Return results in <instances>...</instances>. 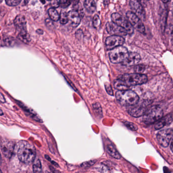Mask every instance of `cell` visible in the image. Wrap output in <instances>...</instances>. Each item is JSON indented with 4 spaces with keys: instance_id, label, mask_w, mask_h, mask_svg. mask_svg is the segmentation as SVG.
<instances>
[{
    "instance_id": "obj_41",
    "label": "cell",
    "mask_w": 173,
    "mask_h": 173,
    "mask_svg": "<svg viewBox=\"0 0 173 173\" xmlns=\"http://www.w3.org/2000/svg\"><path fill=\"white\" fill-rule=\"evenodd\" d=\"M45 157H46V158L47 160H48L49 161H51V159L50 157L48 155H45Z\"/></svg>"
},
{
    "instance_id": "obj_46",
    "label": "cell",
    "mask_w": 173,
    "mask_h": 173,
    "mask_svg": "<svg viewBox=\"0 0 173 173\" xmlns=\"http://www.w3.org/2000/svg\"><path fill=\"white\" fill-rule=\"evenodd\" d=\"M2 2H3V1H1V0H0V4H1V3H2Z\"/></svg>"
},
{
    "instance_id": "obj_13",
    "label": "cell",
    "mask_w": 173,
    "mask_h": 173,
    "mask_svg": "<svg viewBox=\"0 0 173 173\" xmlns=\"http://www.w3.org/2000/svg\"><path fill=\"white\" fill-rule=\"evenodd\" d=\"M141 60L140 55L136 52H129L126 59L122 63V65L125 66H132L139 63Z\"/></svg>"
},
{
    "instance_id": "obj_3",
    "label": "cell",
    "mask_w": 173,
    "mask_h": 173,
    "mask_svg": "<svg viewBox=\"0 0 173 173\" xmlns=\"http://www.w3.org/2000/svg\"><path fill=\"white\" fill-rule=\"evenodd\" d=\"M119 79L124 81L128 87L144 84L148 80L146 75L138 73L125 74L121 75Z\"/></svg>"
},
{
    "instance_id": "obj_18",
    "label": "cell",
    "mask_w": 173,
    "mask_h": 173,
    "mask_svg": "<svg viewBox=\"0 0 173 173\" xmlns=\"http://www.w3.org/2000/svg\"><path fill=\"white\" fill-rule=\"evenodd\" d=\"M84 5L86 10L90 13H93L96 10V3L93 0L84 1Z\"/></svg>"
},
{
    "instance_id": "obj_31",
    "label": "cell",
    "mask_w": 173,
    "mask_h": 173,
    "mask_svg": "<svg viewBox=\"0 0 173 173\" xmlns=\"http://www.w3.org/2000/svg\"><path fill=\"white\" fill-rule=\"evenodd\" d=\"M71 1L66 0H61L59 1V6L62 8H66L71 4Z\"/></svg>"
},
{
    "instance_id": "obj_24",
    "label": "cell",
    "mask_w": 173,
    "mask_h": 173,
    "mask_svg": "<svg viewBox=\"0 0 173 173\" xmlns=\"http://www.w3.org/2000/svg\"><path fill=\"white\" fill-rule=\"evenodd\" d=\"M93 108L94 110V112L95 113L96 115L99 117H102V110L101 105L99 103H94L93 105Z\"/></svg>"
},
{
    "instance_id": "obj_1",
    "label": "cell",
    "mask_w": 173,
    "mask_h": 173,
    "mask_svg": "<svg viewBox=\"0 0 173 173\" xmlns=\"http://www.w3.org/2000/svg\"><path fill=\"white\" fill-rule=\"evenodd\" d=\"M35 147L27 141H22L18 143L17 156L21 162L31 164L36 158Z\"/></svg>"
},
{
    "instance_id": "obj_8",
    "label": "cell",
    "mask_w": 173,
    "mask_h": 173,
    "mask_svg": "<svg viewBox=\"0 0 173 173\" xmlns=\"http://www.w3.org/2000/svg\"><path fill=\"white\" fill-rule=\"evenodd\" d=\"M126 16L134 29H136L138 32L142 34L145 33V28L141 19H140L132 11H128L126 13Z\"/></svg>"
},
{
    "instance_id": "obj_26",
    "label": "cell",
    "mask_w": 173,
    "mask_h": 173,
    "mask_svg": "<svg viewBox=\"0 0 173 173\" xmlns=\"http://www.w3.org/2000/svg\"><path fill=\"white\" fill-rule=\"evenodd\" d=\"M59 21L61 24L65 25L67 24L69 21L68 19V13H67L65 11H61L60 14Z\"/></svg>"
},
{
    "instance_id": "obj_29",
    "label": "cell",
    "mask_w": 173,
    "mask_h": 173,
    "mask_svg": "<svg viewBox=\"0 0 173 173\" xmlns=\"http://www.w3.org/2000/svg\"><path fill=\"white\" fill-rule=\"evenodd\" d=\"M124 123L125 125L127 126V128H128L130 129H131L132 131H136L138 129V126L132 122L125 121Z\"/></svg>"
},
{
    "instance_id": "obj_36",
    "label": "cell",
    "mask_w": 173,
    "mask_h": 173,
    "mask_svg": "<svg viewBox=\"0 0 173 173\" xmlns=\"http://www.w3.org/2000/svg\"><path fill=\"white\" fill-rule=\"evenodd\" d=\"M46 24L48 28H52V26H53V24L50 19H47L46 20Z\"/></svg>"
},
{
    "instance_id": "obj_14",
    "label": "cell",
    "mask_w": 173,
    "mask_h": 173,
    "mask_svg": "<svg viewBox=\"0 0 173 173\" xmlns=\"http://www.w3.org/2000/svg\"><path fill=\"white\" fill-rule=\"evenodd\" d=\"M68 19L74 27H76L80 22V14L76 10H72L68 13Z\"/></svg>"
},
{
    "instance_id": "obj_6",
    "label": "cell",
    "mask_w": 173,
    "mask_h": 173,
    "mask_svg": "<svg viewBox=\"0 0 173 173\" xmlns=\"http://www.w3.org/2000/svg\"><path fill=\"white\" fill-rule=\"evenodd\" d=\"M111 17L112 22L125 29L128 34H132L134 33V28L132 25L130 24L128 20L125 18L122 15L118 13H114L112 14Z\"/></svg>"
},
{
    "instance_id": "obj_11",
    "label": "cell",
    "mask_w": 173,
    "mask_h": 173,
    "mask_svg": "<svg viewBox=\"0 0 173 173\" xmlns=\"http://www.w3.org/2000/svg\"><path fill=\"white\" fill-rule=\"evenodd\" d=\"M108 33L112 36H119L123 37L128 34L126 30L112 21L108 22L106 25Z\"/></svg>"
},
{
    "instance_id": "obj_10",
    "label": "cell",
    "mask_w": 173,
    "mask_h": 173,
    "mask_svg": "<svg viewBox=\"0 0 173 173\" xmlns=\"http://www.w3.org/2000/svg\"><path fill=\"white\" fill-rule=\"evenodd\" d=\"M125 42V39L121 36H109L105 41V47L107 50H112L116 47L123 46Z\"/></svg>"
},
{
    "instance_id": "obj_43",
    "label": "cell",
    "mask_w": 173,
    "mask_h": 173,
    "mask_svg": "<svg viewBox=\"0 0 173 173\" xmlns=\"http://www.w3.org/2000/svg\"><path fill=\"white\" fill-rule=\"evenodd\" d=\"M51 162H52V164H53V165H54V166H57V167L59 166L58 165V164H57L56 162H55V161H51Z\"/></svg>"
},
{
    "instance_id": "obj_44",
    "label": "cell",
    "mask_w": 173,
    "mask_h": 173,
    "mask_svg": "<svg viewBox=\"0 0 173 173\" xmlns=\"http://www.w3.org/2000/svg\"><path fill=\"white\" fill-rule=\"evenodd\" d=\"M3 115V111H2V110H1V109L0 108V115Z\"/></svg>"
},
{
    "instance_id": "obj_17",
    "label": "cell",
    "mask_w": 173,
    "mask_h": 173,
    "mask_svg": "<svg viewBox=\"0 0 173 173\" xmlns=\"http://www.w3.org/2000/svg\"><path fill=\"white\" fill-rule=\"evenodd\" d=\"M173 121V114H169L166 117L161 118L154 125V128L156 130L160 129L166 125L170 124Z\"/></svg>"
},
{
    "instance_id": "obj_22",
    "label": "cell",
    "mask_w": 173,
    "mask_h": 173,
    "mask_svg": "<svg viewBox=\"0 0 173 173\" xmlns=\"http://www.w3.org/2000/svg\"><path fill=\"white\" fill-rule=\"evenodd\" d=\"M20 106L22 107V108L24 109L25 111L28 113L29 115H30V116L31 118H33V119H34L36 121H38V122H43L42 120L41 119V118L36 114V113L34 112V111H33V110L30 109L26 107L25 106H23H23L20 105Z\"/></svg>"
},
{
    "instance_id": "obj_9",
    "label": "cell",
    "mask_w": 173,
    "mask_h": 173,
    "mask_svg": "<svg viewBox=\"0 0 173 173\" xmlns=\"http://www.w3.org/2000/svg\"><path fill=\"white\" fill-rule=\"evenodd\" d=\"M150 104V102L149 101L143 102L140 105L137 106H133L132 107L130 108L128 110L129 114L133 117H139L144 115L147 111L148 106Z\"/></svg>"
},
{
    "instance_id": "obj_28",
    "label": "cell",
    "mask_w": 173,
    "mask_h": 173,
    "mask_svg": "<svg viewBox=\"0 0 173 173\" xmlns=\"http://www.w3.org/2000/svg\"><path fill=\"white\" fill-rule=\"evenodd\" d=\"M5 2L7 5L14 7V6L18 5L21 2V1L20 0H6L5 1Z\"/></svg>"
},
{
    "instance_id": "obj_4",
    "label": "cell",
    "mask_w": 173,
    "mask_h": 173,
    "mask_svg": "<svg viewBox=\"0 0 173 173\" xmlns=\"http://www.w3.org/2000/svg\"><path fill=\"white\" fill-rule=\"evenodd\" d=\"M164 112L162 109L157 106L149 108L143 115V121L146 124H152L162 118Z\"/></svg>"
},
{
    "instance_id": "obj_7",
    "label": "cell",
    "mask_w": 173,
    "mask_h": 173,
    "mask_svg": "<svg viewBox=\"0 0 173 173\" xmlns=\"http://www.w3.org/2000/svg\"><path fill=\"white\" fill-rule=\"evenodd\" d=\"M173 137V129H172L161 130L157 133V140L162 147H168Z\"/></svg>"
},
{
    "instance_id": "obj_2",
    "label": "cell",
    "mask_w": 173,
    "mask_h": 173,
    "mask_svg": "<svg viewBox=\"0 0 173 173\" xmlns=\"http://www.w3.org/2000/svg\"><path fill=\"white\" fill-rule=\"evenodd\" d=\"M116 96L117 101L123 106H135L139 102V96L131 90L117 91Z\"/></svg>"
},
{
    "instance_id": "obj_39",
    "label": "cell",
    "mask_w": 173,
    "mask_h": 173,
    "mask_svg": "<svg viewBox=\"0 0 173 173\" xmlns=\"http://www.w3.org/2000/svg\"><path fill=\"white\" fill-rule=\"evenodd\" d=\"M36 32L39 35L43 34V33H44V31H43L42 30H41V29H38V30H37Z\"/></svg>"
},
{
    "instance_id": "obj_27",
    "label": "cell",
    "mask_w": 173,
    "mask_h": 173,
    "mask_svg": "<svg viewBox=\"0 0 173 173\" xmlns=\"http://www.w3.org/2000/svg\"><path fill=\"white\" fill-rule=\"evenodd\" d=\"M93 24L94 28L98 29L100 28L101 26V20L100 19V17L98 15L96 14L93 17Z\"/></svg>"
},
{
    "instance_id": "obj_12",
    "label": "cell",
    "mask_w": 173,
    "mask_h": 173,
    "mask_svg": "<svg viewBox=\"0 0 173 173\" xmlns=\"http://www.w3.org/2000/svg\"><path fill=\"white\" fill-rule=\"evenodd\" d=\"M130 6L133 13L137 16L141 20L145 19V12L142 5L137 1L132 0L130 2Z\"/></svg>"
},
{
    "instance_id": "obj_21",
    "label": "cell",
    "mask_w": 173,
    "mask_h": 173,
    "mask_svg": "<svg viewBox=\"0 0 173 173\" xmlns=\"http://www.w3.org/2000/svg\"><path fill=\"white\" fill-rule=\"evenodd\" d=\"M114 86L116 89L119 90V91L128 90L129 87L125 85V83L124 82V81L119 78L115 80V82H114Z\"/></svg>"
},
{
    "instance_id": "obj_19",
    "label": "cell",
    "mask_w": 173,
    "mask_h": 173,
    "mask_svg": "<svg viewBox=\"0 0 173 173\" xmlns=\"http://www.w3.org/2000/svg\"><path fill=\"white\" fill-rule=\"evenodd\" d=\"M107 151L108 153L113 158L117 159L121 158V155L112 145L108 144L107 145Z\"/></svg>"
},
{
    "instance_id": "obj_45",
    "label": "cell",
    "mask_w": 173,
    "mask_h": 173,
    "mask_svg": "<svg viewBox=\"0 0 173 173\" xmlns=\"http://www.w3.org/2000/svg\"><path fill=\"white\" fill-rule=\"evenodd\" d=\"M2 162V157L1 156V154H0V165L1 164Z\"/></svg>"
},
{
    "instance_id": "obj_37",
    "label": "cell",
    "mask_w": 173,
    "mask_h": 173,
    "mask_svg": "<svg viewBox=\"0 0 173 173\" xmlns=\"http://www.w3.org/2000/svg\"><path fill=\"white\" fill-rule=\"evenodd\" d=\"M52 6H53L55 8V7H57L59 6V1H52Z\"/></svg>"
},
{
    "instance_id": "obj_23",
    "label": "cell",
    "mask_w": 173,
    "mask_h": 173,
    "mask_svg": "<svg viewBox=\"0 0 173 173\" xmlns=\"http://www.w3.org/2000/svg\"><path fill=\"white\" fill-rule=\"evenodd\" d=\"M48 13L49 17L52 21H57L59 20L60 15L59 14L57 10L54 8H51L48 10Z\"/></svg>"
},
{
    "instance_id": "obj_33",
    "label": "cell",
    "mask_w": 173,
    "mask_h": 173,
    "mask_svg": "<svg viewBox=\"0 0 173 173\" xmlns=\"http://www.w3.org/2000/svg\"><path fill=\"white\" fill-rule=\"evenodd\" d=\"M105 89H106V91H107L108 94H109V95H112V96H113V91H112V89L111 85H110L108 83H105Z\"/></svg>"
},
{
    "instance_id": "obj_20",
    "label": "cell",
    "mask_w": 173,
    "mask_h": 173,
    "mask_svg": "<svg viewBox=\"0 0 173 173\" xmlns=\"http://www.w3.org/2000/svg\"><path fill=\"white\" fill-rule=\"evenodd\" d=\"M19 40H20L21 41L28 44L30 41V36L27 33V30H21L18 33V36H17Z\"/></svg>"
},
{
    "instance_id": "obj_35",
    "label": "cell",
    "mask_w": 173,
    "mask_h": 173,
    "mask_svg": "<svg viewBox=\"0 0 173 173\" xmlns=\"http://www.w3.org/2000/svg\"><path fill=\"white\" fill-rule=\"evenodd\" d=\"M101 173H111L109 168L105 165H102L101 168Z\"/></svg>"
},
{
    "instance_id": "obj_38",
    "label": "cell",
    "mask_w": 173,
    "mask_h": 173,
    "mask_svg": "<svg viewBox=\"0 0 173 173\" xmlns=\"http://www.w3.org/2000/svg\"><path fill=\"white\" fill-rule=\"evenodd\" d=\"M0 101L2 102V103H5L6 100L5 99L4 97L3 96V95H2L1 93H0Z\"/></svg>"
},
{
    "instance_id": "obj_5",
    "label": "cell",
    "mask_w": 173,
    "mask_h": 173,
    "mask_svg": "<svg viewBox=\"0 0 173 173\" xmlns=\"http://www.w3.org/2000/svg\"><path fill=\"white\" fill-rule=\"evenodd\" d=\"M129 54V52L127 48L121 46L114 48L109 52V59L112 63H122L128 57Z\"/></svg>"
},
{
    "instance_id": "obj_40",
    "label": "cell",
    "mask_w": 173,
    "mask_h": 173,
    "mask_svg": "<svg viewBox=\"0 0 173 173\" xmlns=\"http://www.w3.org/2000/svg\"><path fill=\"white\" fill-rule=\"evenodd\" d=\"M51 170H52V172H53V173H61L60 172H59L58 171L56 170H55L53 168H52L51 166Z\"/></svg>"
},
{
    "instance_id": "obj_15",
    "label": "cell",
    "mask_w": 173,
    "mask_h": 173,
    "mask_svg": "<svg viewBox=\"0 0 173 173\" xmlns=\"http://www.w3.org/2000/svg\"><path fill=\"white\" fill-rule=\"evenodd\" d=\"M1 150L5 157L10 158L13 152V143L12 142L9 141L3 142L1 144Z\"/></svg>"
},
{
    "instance_id": "obj_25",
    "label": "cell",
    "mask_w": 173,
    "mask_h": 173,
    "mask_svg": "<svg viewBox=\"0 0 173 173\" xmlns=\"http://www.w3.org/2000/svg\"><path fill=\"white\" fill-rule=\"evenodd\" d=\"M33 172L34 173H41L42 172V165L39 159L35 161L33 165Z\"/></svg>"
},
{
    "instance_id": "obj_16",
    "label": "cell",
    "mask_w": 173,
    "mask_h": 173,
    "mask_svg": "<svg viewBox=\"0 0 173 173\" xmlns=\"http://www.w3.org/2000/svg\"><path fill=\"white\" fill-rule=\"evenodd\" d=\"M14 25L18 32L26 30V21L25 17L22 15H18L14 19Z\"/></svg>"
},
{
    "instance_id": "obj_47",
    "label": "cell",
    "mask_w": 173,
    "mask_h": 173,
    "mask_svg": "<svg viewBox=\"0 0 173 173\" xmlns=\"http://www.w3.org/2000/svg\"><path fill=\"white\" fill-rule=\"evenodd\" d=\"M0 173H2V171L1 170V169H0Z\"/></svg>"
},
{
    "instance_id": "obj_42",
    "label": "cell",
    "mask_w": 173,
    "mask_h": 173,
    "mask_svg": "<svg viewBox=\"0 0 173 173\" xmlns=\"http://www.w3.org/2000/svg\"><path fill=\"white\" fill-rule=\"evenodd\" d=\"M171 150H172V152H173V139L172 140L171 144Z\"/></svg>"
},
{
    "instance_id": "obj_30",
    "label": "cell",
    "mask_w": 173,
    "mask_h": 173,
    "mask_svg": "<svg viewBox=\"0 0 173 173\" xmlns=\"http://www.w3.org/2000/svg\"><path fill=\"white\" fill-rule=\"evenodd\" d=\"M145 70V67L144 65H137L134 68V71L136 73L138 74H142Z\"/></svg>"
},
{
    "instance_id": "obj_32",
    "label": "cell",
    "mask_w": 173,
    "mask_h": 173,
    "mask_svg": "<svg viewBox=\"0 0 173 173\" xmlns=\"http://www.w3.org/2000/svg\"><path fill=\"white\" fill-rule=\"evenodd\" d=\"M95 163L96 161H89L83 162V164H81L80 166H82V167H83V168H87V167H89V166H93Z\"/></svg>"
},
{
    "instance_id": "obj_34",
    "label": "cell",
    "mask_w": 173,
    "mask_h": 173,
    "mask_svg": "<svg viewBox=\"0 0 173 173\" xmlns=\"http://www.w3.org/2000/svg\"><path fill=\"white\" fill-rule=\"evenodd\" d=\"M5 42L6 45L11 46L14 45V44L15 42L14 39L11 37L7 38V39H6L5 40Z\"/></svg>"
}]
</instances>
